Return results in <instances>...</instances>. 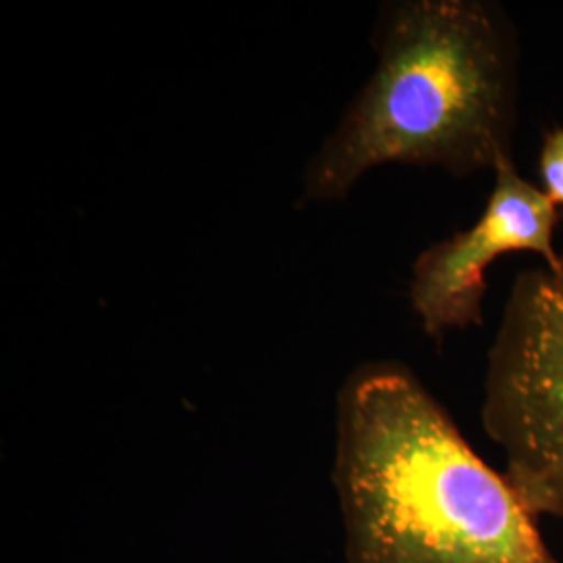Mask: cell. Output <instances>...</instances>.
I'll use <instances>...</instances> for the list:
<instances>
[{
    "instance_id": "obj_1",
    "label": "cell",
    "mask_w": 563,
    "mask_h": 563,
    "mask_svg": "<svg viewBox=\"0 0 563 563\" xmlns=\"http://www.w3.org/2000/svg\"><path fill=\"white\" fill-rule=\"evenodd\" d=\"M332 484L346 563H560L514 484L402 363L346 376Z\"/></svg>"
},
{
    "instance_id": "obj_2",
    "label": "cell",
    "mask_w": 563,
    "mask_h": 563,
    "mask_svg": "<svg viewBox=\"0 0 563 563\" xmlns=\"http://www.w3.org/2000/svg\"><path fill=\"white\" fill-rule=\"evenodd\" d=\"M372 46L376 71L307 165L302 201H342L388 163L465 178L514 157L520 51L497 2H386Z\"/></svg>"
},
{
    "instance_id": "obj_3",
    "label": "cell",
    "mask_w": 563,
    "mask_h": 563,
    "mask_svg": "<svg viewBox=\"0 0 563 563\" xmlns=\"http://www.w3.org/2000/svg\"><path fill=\"white\" fill-rule=\"evenodd\" d=\"M481 416L523 504L563 520V274L534 267L511 284Z\"/></svg>"
},
{
    "instance_id": "obj_4",
    "label": "cell",
    "mask_w": 563,
    "mask_h": 563,
    "mask_svg": "<svg viewBox=\"0 0 563 563\" xmlns=\"http://www.w3.org/2000/svg\"><path fill=\"white\" fill-rule=\"evenodd\" d=\"M543 188L523 180L514 157L495 167V186L481 220L428 246L411 267L409 301L423 332L441 342L449 332L483 325L486 267L507 253H537L563 274L553 234L560 220Z\"/></svg>"
},
{
    "instance_id": "obj_5",
    "label": "cell",
    "mask_w": 563,
    "mask_h": 563,
    "mask_svg": "<svg viewBox=\"0 0 563 563\" xmlns=\"http://www.w3.org/2000/svg\"><path fill=\"white\" fill-rule=\"evenodd\" d=\"M539 176L543 192L555 207H563V128H551L543 134L539 153Z\"/></svg>"
}]
</instances>
